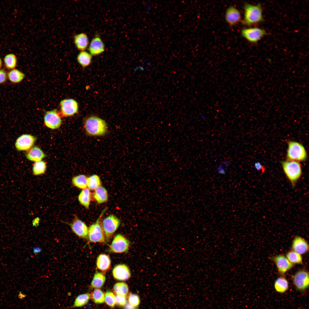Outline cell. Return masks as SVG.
<instances>
[{
	"instance_id": "60d3db41",
	"label": "cell",
	"mask_w": 309,
	"mask_h": 309,
	"mask_svg": "<svg viewBox=\"0 0 309 309\" xmlns=\"http://www.w3.org/2000/svg\"><path fill=\"white\" fill-rule=\"evenodd\" d=\"M124 309H137V307H135L132 306L129 303L127 302L124 305Z\"/></svg>"
},
{
	"instance_id": "9a60e30c",
	"label": "cell",
	"mask_w": 309,
	"mask_h": 309,
	"mask_svg": "<svg viewBox=\"0 0 309 309\" xmlns=\"http://www.w3.org/2000/svg\"><path fill=\"white\" fill-rule=\"evenodd\" d=\"M105 50V45L102 39L98 35H96L90 43L89 52L92 56H95L103 53Z\"/></svg>"
},
{
	"instance_id": "6da1fadb",
	"label": "cell",
	"mask_w": 309,
	"mask_h": 309,
	"mask_svg": "<svg viewBox=\"0 0 309 309\" xmlns=\"http://www.w3.org/2000/svg\"><path fill=\"white\" fill-rule=\"evenodd\" d=\"M86 134L92 136H100L107 133L108 127L105 121L97 116L91 115L87 118L84 123Z\"/></svg>"
},
{
	"instance_id": "5bb4252c",
	"label": "cell",
	"mask_w": 309,
	"mask_h": 309,
	"mask_svg": "<svg viewBox=\"0 0 309 309\" xmlns=\"http://www.w3.org/2000/svg\"><path fill=\"white\" fill-rule=\"evenodd\" d=\"M112 274L114 279L122 281L128 280L131 276L129 268L124 264H119L116 266L113 269Z\"/></svg>"
},
{
	"instance_id": "74e56055",
	"label": "cell",
	"mask_w": 309,
	"mask_h": 309,
	"mask_svg": "<svg viewBox=\"0 0 309 309\" xmlns=\"http://www.w3.org/2000/svg\"><path fill=\"white\" fill-rule=\"evenodd\" d=\"M116 304L119 306H123L127 303V300L125 296L117 294L115 296Z\"/></svg>"
},
{
	"instance_id": "cb8c5ba5",
	"label": "cell",
	"mask_w": 309,
	"mask_h": 309,
	"mask_svg": "<svg viewBox=\"0 0 309 309\" xmlns=\"http://www.w3.org/2000/svg\"><path fill=\"white\" fill-rule=\"evenodd\" d=\"M92 56L85 51H80L77 56V60L78 63L83 68L88 66L91 63Z\"/></svg>"
},
{
	"instance_id": "d6a6232c",
	"label": "cell",
	"mask_w": 309,
	"mask_h": 309,
	"mask_svg": "<svg viewBox=\"0 0 309 309\" xmlns=\"http://www.w3.org/2000/svg\"><path fill=\"white\" fill-rule=\"evenodd\" d=\"M286 256L288 261L292 264H300L302 263L301 255L293 250L288 252Z\"/></svg>"
},
{
	"instance_id": "1f68e13d",
	"label": "cell",
	"mask_w": 309,
	"mask_h": 309,
	"mask_svg": "<svg viewBox=\"0 0 309 309\" xmlns=\"http://www.w3.org/2000/svg\"><path fill=\"white\" fill-rule=\"evenodd\" d=\"M113 289L117 294L123 296H126L128 291L127 285L124 282L116 283L114 286Z\"/></svg>"
},
{
	"instance_id": "d6986e66",
	"label": "cell",
	"mask_w": 309,
	"mask_h": 309,
	"mask_svg": "<svg viewBox=\"0 0 309 309\" xmlns=\"http://www.w3.org/2000/svg\"><path fill=\"white\" fill-rule=\"evenodd\" d=\"M25 155L28 160L35 162L41 161L46 156L42 150L36 146H34L28 150Z\"/></svg>"
},
{
	"instance_id": "836d02e7",
	"label": "cell",
	"mask_w": 309,
	"mask_h": 309,
	"mask_svg": "<svg viewBox=\"0 0 309 309\" xmlns=\"http://www.w3.org/2000/svg\"><path fill=\"white\" fill-rule=\"evenodd\" d=\"M46 169V165L44 162L40 161L35 162L32 168L33 173L35 175H41L45 173Z\"/></svg>"
},
{
	"instance_id": "d4e9b609",
	"label": "cell",
	"mask_w": 309,
	"mask_h": 309,
	"mask_svg": "<svg viewBox=\"0 0 309 309\" xmlns=\"http://www.w3.org/2000/svg\"><path fill=\"white\" fill-rule=\"evenodd\" d=\"M95 190L94 197L98 203H102L107 201L108 193L107 190L104 187L100 186Z\"/></svg>"
},
{
	"instance_id": "b9f144b4",
	"label": "cell",
	"mask_w": 309,
	"mask_h": 309,
	"mask_svg": "<svg viewBox=\"0 0 309 309\" xmlns=\"http://www.w3.org/2000/svg\"><path fill=\"white\" fill-rule=\"evenodd\" d=\"M2 65V60L0 57V70L1 69Z\"/></svg>"
},
{
	"instance_id": "83f0119b",
	"label": "cell",
	"mask_w": 309,
	"mask_h": 309,
	"mask_svg": "<svg viewBox=\"0 0 309 309\" xmlns=\"http://www.w3.org/2000/svg\"><path fill=\"white\" fill-rule=\"evenodd\" d=\"M91 298V294L89 293L82 294L76 298L73 305L70 308L81 307L86 305Z\"/></svg>"
},
{
	"instance_id": "44dd1931",
	"label": "cell",
	"mask_w": 309,
	"mask_h": 309,
	"mask_svg": "<svg viewBox=\"0 0 309 309\" xmlns=\"http://www.w3.org/2000/svg\"><path fill=\"white\" fill-rule=\"evenodd\" d=\"M111 261L109 256L101 254L98 257L96 262L97 268L100 270L105 272L107 271L111 266Z\"/></svg>"
},
{
	"instance_id": "8d00e7d4",
	"label": "cell",
	"mask_w": 309,
	"mask_h": 309,
	"mask_svg": "<svg viewBox=\"0 0 309 309\" xmlns=\"http://www.w3.org/2000/svg\"><path fill=\"white\" fill-rule=\"evenodd\" d=\"M129 303L132 306L138 307L140 303V299L139 296L136 294H130L128 297Z\"/></svg>"
},
{
	"instance_id": "4fadbf2b",
	"label": "cell",
	"mask_w": 309,
	"mask_h": 309,
	"mask_svg": "<svg viewBox=\"0 0 309 309\" xmlns=\"http://www.w3.org/2000/svg\"><path fill=\"white\" fill-rule=\"evenodd\" d=\"M69 225L72 231L78 237L83 239L88 238V229L86 224L81 220L75 217Z\"/></svg>"
},
{
	"instance_id": "ffe728a7",
	"label": "cell",
	"mask_w": 309,
	"mask_h": 309,
	"mask_svg": "<svg viewBox=\"0 0 309 309\" xmlns=\"http://www.w3.org/2000/svg\"><path fill=\"white\" fill-rule=\"evenodd\" d=\"M74 41L76 47L80 51H85L89 44L88 37L84 33L75 35L74 37Z\"/></svg>"
},
{
	"instance_id": "4dcf8cb0",
	"label": "cell",
	"mask_w": 309,
	"mask_h": 309,
	"mask_svg": "<svg viewBox=\"0 0 309 309\" xmlns=\"http://www.w3.org/2000/svg\"><path fill=\"white\" fill-rule=\"evenodd\" d=\"M101 184L100 179L96 175H92L88 178L87 187L89 189L95 190L101 186Z\"/></svg>"
},
{
	"instance_id": "ab89813d",
	"label": "cell",
	"mask_w": 309,
	"mask_h": 309,
	"mask_svg": "<svg viewBox=\"0 0 309 309\" xmlns=\"http://www.w3.org/2000/svg\"><path fill=\"white\" fill-rule=\"evenodd\" d=\"M254 167L258 171H261L263 173L265 171V169L260 163L259 162L255 163L254 165Z\"/></svg>"
},
{
	"instance_id": "8fae6325",
	"label": "cell",
	"mask_w": 309,
	"mask_h": 309,
	"mask_svg": "<svg viewBox=\"0 0 309 309\" xmlns=\"http://www.w3.org/2000/svg\"><path fill=\"white\" fill-rule=\"evenodd\" d=\"M44 120L46 126L53 129L58 128L62 123L61 118L56 109L46 112Z\"/></svg>"
},
{
	"instance_id": "30bf717a",
	"label": "cell",
	"mask_w": 309,
	"mask_h": 309,
	"mask_svg": "<svg viewBox=\"0 0 309 309\" xmlns=\"http://www.w3.org/2000/svg\"><path fill=\"white\" fill-rule=\"evenodd\" d=\"M61 112L65 117L72 116L77 113L78 110V105L75 100L71 99H64L60 102Z\"/></svg>"
},
{
	"instance_id": "f35d334b",
	"label": "cell",
	"mask_w": 309,
	"mask_h": 309,
	"mask_svg": "<svg viewBox=\"0 0 309 309\" xmlns=\"http://www.w3.org/2000/svg\"><path fill=\"white\" fill-rule=\"evenodd\" d=\"M7 79V72L4 69L0 70V85L4 84Z\"/></svg>"
},
{
	"instance_id": "f1b7e54d",
	"label": "cell",
	"mask_w": 309,
	"mask_h": 309,
	"mask_svg": "<svg viewBox=\"0 0 309 309\" xmlns=\"http://www.w3.org/2000/svg\"><path fill=\"white\" fill-rule=\"evenodd\" d=\"M106 280V276L102 273L96 272L95 274L92 281L91 286L93 288H101Z\"/></svg>"
},
{
	"instance_id": "8992f818",
	"label": "cell",
	"mask_w": 309,
	"mask_h": 309,
	"mask_svg": "<svg viewBox=\"0 0 309 309\" xmlns=\"http://www.w3.org/2000/svg\"><path fill=\"white\" fill-rule=\"evenodd\" d=\"M120 224V220L113 215L107 216L103 219L101 226L106 240H109Z\"/></svg>"
},
{
	"instance_id": "ac0fdd59",
	"label": "cell",
	"mask_w": 309,
	"mask_h": 309,
	"mask_svg": "<svg viewBox=\"0 0 309 309\" xmlns=\"http://www.w3.org/2000/svg\"><path fill=\"white\" fill-rule=\"evenodd\" d=\"M293 251L300 254L306 253L308 250V245L307 241L300 236H296L294 239L292 245Z\"/></svg>"
},
{
	"instance_id": "277c9868",
	"label": "cell",
	"mask_w": 309,
	"mask_h": 309,
	"mask_svg": "<svg viewBox=\"0 0 309 309\" xmlns=\"http://www.w3.org/2000/svg\"><path fill=\"white\" fill-rule=\"evenodd\" d=\"M286 157L287 160L303 161L307 158L306 149L300 143L296 141H290L288 142V147Z\"/></svg>"
},
{
	"instance_id": "f546056e",
	"label": "cell",
	"mask_w": 309,
	"mask_h": 309,
	"mask_svg": "<svg viewBox=\"0 0 309 309\" xmlns=\"http://www.w3.org/2000/svg\"><path fill=\"white\" fill-rule=\"evenodd\" d=\"M88 178L84 175H80L74 177L72 179V184L80 189H84L87 187Z\"/></svg>"
},
{
	"instance_id": "7402d4cb",
	"label": "cell",
	"mask_w": 309,
	"mask_h": 309,
	"mask_svg": "<svg viewBox=\"0 0 309 309\" xmlns=\"http://www.w3.org/2000/svg\"><path fill=\"white\" fill-rule=\"evenodd\" d=\"M7 79L13 84L20 83L25 77V74L16 68L9 71L7 72Z\"/></svg>"
},
{
	"instance_id": "3957f363",
	"label": "cell",
	"mask_w": 309,
	"mask_h": 309,
	"mask_svg": "<svg viewBox=\"0 0 309 309\" xmlns=\"http://www.w3.org/2000/svg\"><path fill=\"white\" fill-rule=\"evenodd\" d=\"M283 170L291 186L294 188L302 174L301 165L299 162L287 160L281 162Z\"/></svg>"
},
{
	"instance_id": "4316f807",
	"label": "cell",
	"mask_w": 309,
	"mask_h": 309,
	"mask_svg": "<svg viewBox=\"0 0 309 309\" xmlns=\"http://www.w3.org/2000/svg\"><path fill=\"white\" fill-rule=\"evenodd\" d=\"M288 283L285 278L281 277L278 278L275 280L274 287L275 290L278 292L284 293L287 291L288 288Z\"/></svg>"
},
{
	"instance_id": "52a82bcc",
	"label": "cell",
	"mask_w": 309,
	"mask_h": 309,
	"mask_svg": "<svg viewBox=\"0 0 309 309\" xmlns=\"http://www.w3.org/2000/svg\"><path fill=\"white\" fill-rule=\"evenodd\" d=\"M241 34L243 37L252 43L258 42L267 34L264 29L257 27L243 29L241 31Z\"/></svg>"
},
{
	"instance_id": "603a6c76",
	"label": "cell",
	"mask_w": 309,
	"mask_h": 309,
	"mask_svg": "<svg viewBox=\"0 0 309 309\" xmlns=\"http://www.w3.org/2000/svg\"><path fill=\"white\" fill-rule=\"evenodd\" d=\"M3 62L5 68L9 71L15 69L17 64V57L13 54H8L5 56Z\"/></svg>"
},
{
	"instance_id": "e575fe53",
	"label": "cell",
	"mask_w": 309,
	"mask_h": 309,
	"mask_svg": "<svg viewBox=\"0 0 309 309\" xmlns=\"http://www.w3.org/2000/svg\"><path fill=\"white\" fill-rule=\"evenodd\" d=\"M91 298L94 303L100 304L104 302L105 295L101 289L96 288L91 294Z\"/></svg>"
},
{
	"instance_id": "7c38bea8",
	"label": "cell",
	"mask_w": 309,
	"mask_h": 309,
	"mask_svg": "<svg viewBox=\"0 0 309 309\" xmlns=\"http://www.w3.org/2000/svg\"><path fill=\"white\" fill-rule=\"evenodd\" d=\"M36 139V137L28 134H23L17 139L15 145L19 151L26 150L31 148Z\"/></svg>"
},
{
	"instance_id": "484cf974",
	"label": "cell",
	"mask_w": 309,
	"mask_h": 309,
	"mask_svg": "<svg viewBox=\"0 0 309 309\" xmlns=\"http://www.w3.org/2000/svg\"><path fill=\"white\" fill-rule=\"evenodd\" d=\"M91 200L90 192L87 188L83 189L78 196L80 203L87 209L89 208Z\"/></svg>"
},
{
	"instance_id": "ba28073f",
	"label": "cell",
	"mask_w": 309,
	"mask_h": 309,
	"mask_svg": "<svg viewBox=\"0 0 309 309\" xmlns=\"http://www.w3.org/2000/svg\"><path fill=\"white\" fill-rule=\"evenodd\" d=\"M130 243L123 235L118 234L114 237L110 245V251L114 253H122L127 252L130 247Z\"/></svg>"
},
{
	"instance_id": "5b68a950",
	"label": "cell",
	"mask_w": 309,
	"mask_h": 309,
	"mask_svg": "<svg viewBox=\"0 0 309 309\" xmlns=\"http://www.w3.org/2000/svg\"><path fill=\"white\" fill-rule=\"evenodd\" d=\"M106 210V208L103 210L96 221L91 225L88 229V237L91 242L106 243L104 233L100 224V220Z\"/></svg>"
},
{
	"instance_id": "7a4b0ae2",
	"label": "cell",
	"mask_w": 309,
	"mask_h": 309,
	"mask_svg": "<svg viewBox=\"0 0 309 309\" xmlns=\"http://www.w3.org/2000/svg\"><path fill=\"white\" fill-rule=\"evenodd\" d=\"M244 12L242 23L245 25L249 26L264 21L262 7L260 4L254 5L245 3Z\"/></svg>"
},
{
	"instance_id": "e0dca14e",
	"label": "cell",
	"mask_w": 309,
	"mask_h": 309,
	"mask_svg": "<svg viewBox=\"0 0 309 309\" xmlns=\"http://www.w3.org/2000/svg\"><path fill=\"white\" fill-rule=\"evenodd\" d=\"M276 266L278 272L284 274L292 268L293 265L283 255H278L273 258Z\"/></svg>"
},
{
	"instance_id": "2e32d148",
	"label": "cell",
	"mask_w": 309,
	"mask_h": 309,
	"mask_svg": "<svg viewBox=\"0 0 309 309\" xmlns=\"http://www.w3.org/2000/svg\"><path fill=\"white\" fill-rule=\"evenodd\" d=\"M225 19L227 23L231 26L237 24L241 20V15L239 11L233 6L229 7L226 10Z\"/></svg>"
},
{
	"instance_id": "9c48e42d",
	"label": "cell",
	"mask_w": 309,
	"mask_h": 309,
	"mask_svg": "<svg viewBox=\"0 0 309 309\" xmlns=\"http://www.w3.org/2000/svg\"><path fill=\"white\" fill-rule=\"evenodd\" d=\"M293 284L298 290L303 291L309 286V274L304 270H300L295 273L292 277Z\"/></svg>"
},
{
	"instance_id": "d590c367",
	"label": "cell",
	"mask_w": 309,
	"mask_h": 309,
	"mask_svg": "<svg viewBox=\"0 0 309 309\" xmlns=\"http://www.w3.org/2000/svg\"><path fill=\"white\" fill-rule=\"evenodd\" d=\"M106 303L109 306L113 308L116 304L115 296L110 291H107L105 294V300Z\"/></svg>"
}]
</instances>
